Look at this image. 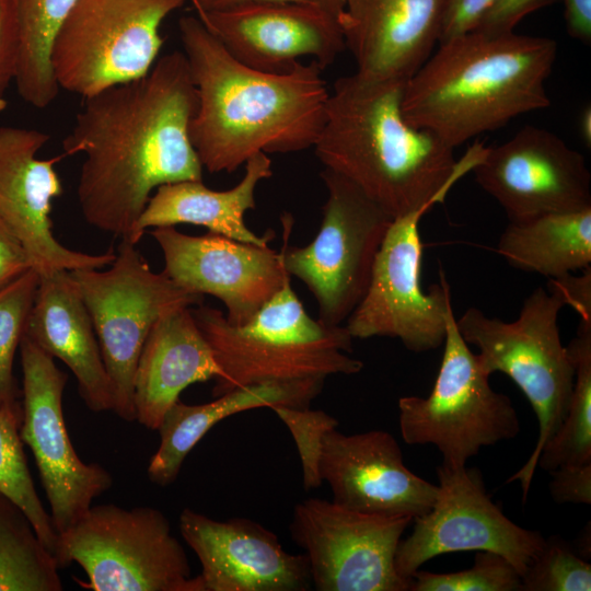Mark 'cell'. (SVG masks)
<instances>
[{
    "label": "cell",
    "instance_id": "f6af8a7d",
    "mask_svg": "<svg viewBox=\"0 0 591 591\" xmlns=\"http://www.w3.org/2000/svg\"><path fill=\"white\" fill-rule=\"evenodd\" d=\"M577 545L573 547L576 553L586 560L590 559V525L586 526L580 533Z\"/></svg>",
    "mask_w": 591,
    "mask_h": 591
},
{
    "label": "cell",
    "instance_id": "836d02e7",
    "mask_svg": "<svg viewBox=\"0 0 591 591\" xmlns=\"http://www.w3.org/2000/svg\"><path fill=\"white\" fill-rule=\"evenodd\" d=\"M521 576L503 556L487 551L475 554L474 565L456 572L418 569L409 591H521Z\"/></svg>",
    "mask_w": 591,
    "mask_h": 591
},
{
    "label": "cell",
    "instance_id": "e0dca14e",
    "mask_svg": "<svg viewBox=\"0 0 591 591\" xmlns=\"http://www.w3.org/2000/svg\"><path fill=\"white\" fill-rule=\"evenodd\" d=\"M163 273L195 294L218 298L234 325L248 322L290 279L281 253L208 232L193 236L175 227L154 228Z\"/></svg>",
    "mask_w": 591,
    "mask_h": 591
},
{
    "label": "cell",
    "instance_id": "2e32d148",
    "mask_svg": "<svg viewBox=\"0 0 591 591\" xmlns=\"http://www.w3.org/2000/svg\"><path fill=\"white\" fill-rule=\"evenodd\" d=\"M473 172L511 222L591 208L584 157L544 128L528 125L506 142L485 148Z\"/></svg>",
    "mask_w": 591,
    "mask_h": 591
},
{
    "label": "cell",
    "instance_id": "8992f818",
    "mask_svg": "<svg viewBox=\"0 0 591 591\" xmlns=\"http://www.w3.org/2000/svg\"><path fill=\"white\" fill-rule=\"evenodd\" d=\"M564 306L557 293L538 287L525 298L514 321L489 317L473 306L456 320L462 338L478 348L480 368L488 375L497 371L507 374L526 396L538 420L533 452L507 480L520 482L523 502L540 453L565 418L573 386L575 364L557 323Z\"/></svg>",
    "mask_w": 591,
    "mask_h": 591
},
{
    "label": "cell",
    "instance_id": "5bb4252c",
    "mask_svg": "<svg viewBox=\"0 0 591 591\" xmlns=\"http://www.w3.org/2000/svg\"><path fill=\"white\" fill-rule=\"evenodd\" d=\"M438 494L431 509L415 518L412 533L399 541L397 573L412 580L431 558L456 552H494L520 576L542 548L545 537L505 515L488 496L477 468L437 467Z\"/></svg>",
    "mask_w": 591,
    "mask_h": 591
},
{
    "label": "cell",
    "instance_id": "603a6c76",
    "mask_svg": "<svg viewBox=\"0 0 591 591\" xmlns=\"http://www.w3.org/2000/svg\"><path fill=\"white\" fill-rule=\"evenodd\" d=\"M38 274V288L24 336L71 370L79 393L92 412L114 410L113 384L91 316L70 270Z\"/></svg>",
    "mask_w": 591,
    "mask_h": 591
},
{
    "label": "cell",
    "instance_id": "1f68e13d",
    "mask_svg": "<svg viewBox=\"0 0 591 591\" xmlns=\"http://www.w3.org/2000/svg\"><path fill=\"white\" fill-rule=\"evenodd\" d=\"M39 274L32 267L0 287V409L22 421V406L13 374L16 348L38 288Z\"/></svg>",
    "mask_w": 591,
    "mask_h": 591
},
{
    "label": "cell",
    "instance_id": "60d3db41",
    "mask_svg": "<svg viewBox=\"0 0 591 591\" xmlns=\"http://www.w3.org/2000/svg\"><path fill=\"white\" fill-rule=\"evenodd\" d=\"M34 267L20 241L0 222V287Z\"/></svg>",
    "mask_w": 591,
    "mask_h": 591
},
{
    "label": "cell",
    "instance_id": "9a60e30c",
    "mask_svg": "<svg viewBox=\"0 0 591 591\" xmlns=\"http://www.w3.org/2000/svg\"><path fill=\"white\" fill-rule=\"evenodd\" d=\"M23 415L20 437L32 450L50 506L54 526L61 536L112 487L111 473L78 456L62 415L67 374L54 358L23 335Z\"/></svg>",
    "mask_w": 591,
    "mask_h": 591
},
{
    "label": "cell",
    "instance_id": "d590c367",
    "mask_svg": "<svg viewBox=\"0 0 591 591\" xmlns=\"http://www.w3.org/2000/svg\"><path fill=\"white\" fill-rule=\"evenodd\" d=\"M20 55L19 30L12 0H0V109L4 95L15 80Z\"/></svg>",
    "mask_w": 591,
    "mask_h": 591
},
{
    "label": "cell",
    "instance_id": "7402d4cb",
    "mask_svg": "<svg viewBox=\"0 0 591 591\" xmlns=\"http://www.w3.org/2000/svg\"><path fill=\"white\" fill-rule=\"evenodd\" d=\"M447 0H344L338 18L356 72L406 82L439 44Z\"/></svg>",
    "mask_w": 591,
    "mask_h": 591
},
{
    "label": "cell",
    "instance_id": "d6a6232c",
    "mask_svg": "<svg viewBox=\"0 0 591 591\" xmlns=\"http://www.w3.org/2000/svg\"><path fill=\"white\" fill-rule=\"evenodd\" d=\"M521 591H590L591 565L557 535L542 548L521 575Z\"/></svg>",
    "mask_w": 591,
    "mask_h": 591
},
{
    "label": "cell",
    "instance_id": "8fae6325",
    "mask_svg": "<svg viewBox=\"0 0 591 591\" xmlns=\"http://www.w3.org/2000/svg\"><path fill=\"white\" fill-rule=\"evenodd\" d=\"M186 1L78 0L51 47L59 88L84 99L147 74L163 45V21Z\"/></svg>",
    "mask_w": 591,
    "mask_h": 591
},
{
    "label": "cell",
    "instance_id": "d6986e66",
    "mask_svg": "<svg viewBox=\"0 0 591 591\" xmlns=\"http://www.w3.org/2000/svg\"><path fill=\"white\" fill-rule=\"evenodd\" d=\"M240 62L270 73L302 57L324 69L346 48L338 18L310 2L266 1L197 15Z\"/></svg>",
    "mask_w": 591,
    "mask_h": 591
},
{
    "label": "cell",
    "instance_id": "44dd1931",
    "mask_svg": "<svg viewBox=\"0 0 591 591\" xmlns=\"http://www.w3.org/2000/svg\"><path fill=\"white\" fill-rule=\"evenodd\" d=\"M178 525L201 564L205 591H306L312 587L305 554L286 552L274 532L253 520L217 521L184 509Z\"/></svg>",
    "mask_w": 591,
    "mask_h": 591
},
{
    "label": "cell",
    "instance_id": "ee69618b",
    "mask_svg": "<svg viewBox=\"0 0 591 591\" xmlns=\"http://www.w3.org/2000/svg\"><path fill=\"white\" fill-rule=\"evenodd\" d=\"M579 132L586 146H591V108L586 106L579 116Z\"/></svg>",
    "mask_w": 591,
    "mask_h": 591
},
{
    "label": "cell",
    "instance_id": "277c9868",
    "mask_svg": "<svg viewBox=\"0 0 591 591\" xmlns=\"http://www.w3.org/2000/svg\"><path fill=\"white\" fill-rule=\"evenodd\" d=\"M556 55L552 38L514 32L472 31L441 42L404 85V118L455 149L548 107L545 83Z\"/></svg>",
    "mask_w": 591,
    "mask_h": 591
},
{
    "label": "cell",
    "instance_id": "7bdbcfd3",
    "mask_svg": "<svg viewBox=\"0 0 591 591\" xmlns=\"http://www.w3.org/2000/svg\"><path fill=\"white\" fill-rule=\"evenodd\" d=\"M194 5L197 15L205 13L227 11L230 9L266 1H298L303 2L305 0H189ZM308 2V1H305Z\"/></svg>",
    "mask_w": 591,
    "mask_h": 591
},
{
    "label": "cell",
    "instance_id": "bcb514c9",
    "mask_svg": "<svg viewBox=\"0 0 591 591\" xmlns=\"http://www.w3.org/2000/svg\"><path fill=\"white\" fill-rule=\"evenodd\" d=\"M310 3H313L321 9L325 10L329 14L339 18L343 8H344V0H305Z\"/></svg>",
    "mask_w": 591,
    "mask_h": 591
},
{
    "label": "cell",
    "instance_id": "7a4b0ae2",
    "mask_svg": "<svg viewBox=\"0 0 591 591\" xmlns=\"http://www.w3.org/2000/svg\"><path fill=\"white\" fill-rule=\"evenodd\" d=\"M178 32L197 93L189 137L202 167L231 173L258 152L314 146L329 94L317 62L264 72L236 60L198 16H183Z\"/></svg>",
    "mask_w": 591,
    "mask_h": 591
},
{
    "label": "cell",
    "instance_id": "30bf717a",
    "mask_svg": "<svg viewBox=\"0 0 591 591\" xmlns=\"http://www.w3.org/2000/svg\"><path fill=\"white\" fill-rule=\"evenodd\" d=\"M70 273L88 308L113 384L114 412L134 421L135 374L151 328L176 309L201 304L202 296L179 287L163 271H152L128 240H121L109 269Z\"/></svg>",
    "mask_w": 591,
    "mask_h": 591
},
{
    "label": "cell",
    "instance_id": "6da1fadb",
    "mask_svg": "<svg viewBox=\"0 0 591 591\" xmlns=\"http://www.w3.org/2000/svg\"><path fill=\"white\" fill-rule=\"evenodd\" d=\"M197 104L187 60L177 50L143 77L84 97L63 150L84 154L77 194L90 225L137 244L136 225L154 189L202 181L189 137Z\"/></svg>",
    "mask_w": 591,
    "mask_h": 591
},
{
    "label": "cell",
    "instance_id": "e575fe53",
    "mask_svg": "<svg viewBox=\"0 0 591 591\" xmlns=\"http://www.w3.org/2000/svg\"><path fill=\"white\" fill-rule=\"evenodd\" d=\"M290 430L299 452L303 487L305 490L317 488L322 483L320 460L324 438L336 429L338 420L324 410L310 407L276 406L271 408Z\"/></svg>",
    "mask_w": 591,
    "mask_h": 591
},
{
    "label": "cell",
    "instance_id": "f1b7e54d",
    "mask_svg": "<svg viewBox=\"0 0 591 591\" xmlns=\"http://www.w3.org/2000/svg\"><path fill=\"white\" fill-rule=\"evenodd\" d=\"M58 571L27 515L0 493V591H60Z\"/></svg>",
    "mask_w": 591,
    "mask_h": 591
},
{
    "label": "cell",
    "instance_id": "484cf974",
    "mask_svg": "<svg viewBox=\"0 0 591 591\" xmlns=\"http://www.w3.org/2000/svg\"><path fill=\"white\" fill-rule=\"evenodd\" d=\"M324 381L323 378H311L246 385L198 405L176 401L158 428L160 445L148 466L150 480L159 486L174 483L192 449L222 419L259 407H310L322 392Z\"/></svg>",
    "mask_w": 591,
    "mask_h": 591
},
{
    "label": "cell",
    "instance_id": "ba28073f",
    "mask_svg": "<svg viewBox=\"0 0 591 591\" xmlns=\"http://www.w3.org/2000/svg\"><path fill=\"white\" fill-rule=\"evenodd\" d=\"M443 345L429 396L398 399L399 430L407 444H432L441 464L460 468L483 448L515 438L520 420L510 397L490 386V375L462 338L452 308Z\"/></svg>",
    "mask_w": 591,
    "mask_h": 591
},
{
    "label": "cell",
    "instance_id": "ac0fdd59",
    "mask_svg": "<svg viewBox=\"0 0 591 591\" xmlns=\"http://www.w3.org/2000/svg\"><path fill=\"white\" fill-rule=\"evenodd\" d=\"M47 132L15 126L0 127V222L20 241L38 273L111 265L115 253L88 254L63 246L53 233V200L62 186L54 165L38 151Z\"/></svg>",
    "mask_w": 591,
    "mask_h": 591
},
{
    "label": "cell",
    "instance_id": "d4e9b609",
    "mask_svg": "<svg viewBox=\"0 0 591 591\" xmlns=\"http://www.w3.org/2000/svg\"><path fill=\"white\" fill-rule=\"evenodd\" d=\"M273 175L271 160L258 152L245 162L241 181L227 190H215L202 181H183L161 185L150 197L135 230L138 241L149 228L189 223L209 232L255 245H268L275 232L268 229L258 235L246 225L245 212L256 207L255 192L259 182Z\"/></svg>",
    "mask_w": 591,
    "mask_h": 591
},
{
    "label": "cell",
    "instance_id": "f546056e",
    "mask_svg": "<svg viewBox=\"0 0 591 591\" xmlns=\"http://www.w3.org/2000/svg\"><path fill=\"white\" fill-rule=\"evenodd\" d=\"M566 347L575 380L565 418L537 460V466L547 472L591 463V322L579 320L577 334Z\"/></svg>",
    "mask_w": 591,
    "mask_h": 591
},
{
    "label": "cell",
    "instance_id": "4fadbf2b",
    "mask_svg": "<svg viewBox=\"0 0 591 591\" xmlns=\"http://www.w3.org/2000/svg\"><path fill=\"white\" fill-rule=\"evenodd\" d=\"M409 517L368 514L334 501L299 502L291 536L305 551L312 587L318 591H409L412 580L394 565Z\"/></svg>",
    "mask_w": 591,
    "mask_h": 591
},
{
    "label": "cell",
    "instance_id": "74e56055",
    "mask_svg": "<svg viewBox=\"0 0 591 591\" xmlns=\"http://www.w3.org/2000/svg\"><path fill=\"white\" fill-rule=\"evenodd\" d=\"M549 493L557 503H591V463L549 472Z\"/></svg>",
    "mask_w": 591,
    "mask_h": 591
},
{
    "label": "cell",
    "instance_id": "b9f144b4",
    "mask_svg": "<svg viewBox=\"0 0 591 591\" xmlns=\"http://www.w3.org/2000/svg\"><path fill=\"white\" fill-rule=\"evenodd\" d=\"M568 34L583 43H591V0H563Z\"/></svg>",
    "mask_w": 591,
    "mask_h": 591
},
{
    "label": "cell",
    "instance_id": "7c38bea8",
    "mask_svg": "<svg viewBox=\"0 0 591 591\" xmlns=\"http://www.w3.org/2000/svg\"><path fill=\"white\" fill-rule=\"evenodd\" d=\"M421 209L394 219L376 254L370 281L345 327L352 338H397L410 351L443 345L447 315L452 308L442 271L428 292L421 286Z\"/></svg>",
    "mask_w": 591,
    "mask_h": 591
},
{
    "label": "cell",
    "instance_id": "cb8c5ba5",
    "mask_svg": "<svg viewBox=\"0 0 591 591\" xmlns=\"http://www.w3.org/2000/svg\"><path fill=\"white\" fill-rule=\"evenodd\" d=\"M221 374L190 306L167 313L151 328L138 360L134 381L136 420L158 430L183 390Z\"/></svg>",
    "mask_w": 591,
    "mask_h": 591
},
{
    "label": "cell",
    "instance_id": "4dcf8cb0",
    "mask_svg": "<svg viewBox=\"0 0 591 591\" xmlns=\"http://www.w3.org/2000/svg\"><path fill=\"white\" fill-rule=\"evenodd\" d=\"M20 425L14 416L0 409V493L24 511L60 570L65 568L61 537L37 496L20 437Z\"/></svg>",
    "mask_w": 591,
    "mask_h": 591
},
{
    "label": "cell",
    "instance_id": "ab89813d",
    "mask_svg": "<svg viewBox=\"0 0 591 591\" xmlns=\"http://www.w3.org/2000/svg\"><path fill=\"white\" fill-rule=\"evenodd\" d=\"M547 289L557 293L565 305L572 308L579 320L591 322V266L576 276L572 273L548 279Z\"/></svg>",
    "mask_w": 591,
    "mask_h": 591
},
{
    "label": "cell",
    "instance_id": "52a82bcc",
    "mask_svg": "<svg viewBox=\"0 0 591 591\" xmlns=\"http://www.w3.org/2000/svg\"><path fill=\"white\" fill-rule=\"evenodd\" d=\"M320 175L327 198L315 237L305 246H290L294 220L285 212L280 218V253L287 273L314 296L318 320L343 325L366 293L376 254L394 219L344 176L328 169Z\"/></svg>",
    "mask_w": 591,
    "mask_h": 591
},
{
    "label": "cell",
    "instance_id": "5b68a950",
    "mask_svg": "<svg viewBox=\"0 0 591 591\" xmlns=\"http://www.w3.org/2000/svg\"><path fill=\"white\" fill-rule=\"evenodd\" d=\"M192 312L222 371L215 397L246 385L351 375L363 368L349 356L354 338L345 325L311 317L290 279L244 324H231L220 310L202 303Z\"/></svg>",
    "mask_w": 591,
    "mask_h": 591
},
{
    "label": "cell",
    "instance_id": "8d00e7d4",
    "mask_svg": "<svg viewBox=\"0 0 591 591\" xmlns=\"http://www.w3.org/2000/svg\"><path fill=\"white\" fill-rule=\"evenodd\" d=\"M556 1L496 0L485 12L474 31L494 35L511 33L523 18Z\"/></svg>",
    "mask_w": 591,
    "mask_h": 591
},
{
    "label": "cell",
    "instance_id": "f35d334b",
    "mask_svg": "<svg viewBox=\"0 0 591 591\" xmlns=\"http://www.w3.org/2000/svg\"><path fill=\"white\" fill-rule=\"evenodd\" d=\"M496 0H447L440 40L472 32Z\"/></svg>",
    "mask_w": 591,
    "mask_h": 591
},
{
    "label": "cell",
    "instance_id": "83f0119b",
    "mask_svg": "<svg viewBox=\"0 0 591 591\" xmlns=\"http://www.w3.org/2000/svg\"><path fill=\"white\" fill-rule=\"evenodd\" d=\"M77 1L12 0L20 42L14 82L20 96L36 108L51 104L60 90L51 67V47Z\"/></svg>",
    "mask_w": 591,
    "mask_h": 591
},
{
    "label": "cell",
    "instance_id": "9c48e42d",
    "mask_svg": "<svg viewBox=\"0 0 591 591\" xmlns=\"http://www.w3.org/2000/svg\"><path fill=\"white\" fill-rule=\"evenodd\" d=\"M65 568L84 570L93 591H205L166 517L152 507L91 506L61 536Z\"/></svg>",
    "mask_w": 591,
    "mask_h": 591
},
{
    "label": "cell",
    "instance_id": "3957f363",
    "mask_svg": "<svg viewBox=\"0 0 591 591\" xmlns=\"http://www.w3.org/2000/svg\"><path fill=\"white\" fill-rule=\"evenodd\" d=\"M406 82L372 80L357 72L334 83L314 143L324 165L355 184L390 217L429 210L480 160L474 146L461 161L402 112Z\"/></svg>",
    "mask_w": 591,
    "mask_h": 591
},
{
    "label": "cell",
    "instance_id": "4316f807",
    "mask_svg": "<svg viewBox=\"0 0 591 591\" xmlns=\"http://www.w3.org/2000/svg\"><path fill=\"white\" fill-rule=\"evenodd\" d=\"M497 252L520 270L558 278L591 266V208L511 222Z\"/></svg>",
    "mask_w": 591,
    "mask_h": 591
},
{
    "label": "cell",
    "instance_id": "ffe728a7",
    "mask_svg": "<svg viewBox=\"0 0 591 591\" xmlns=\"http://www.w3.org/2000/svg\"><path fill=\"white\" fill-rule=\"evenodd\" d=\"M320 475L331 487L332 501L368 514L414 520L431 509L438 494V485L407 468L396 439L379 429L327 432Z\"/></svg>",
    "mask_w": 591,
    "mask_h": 591
}]
</instances>
